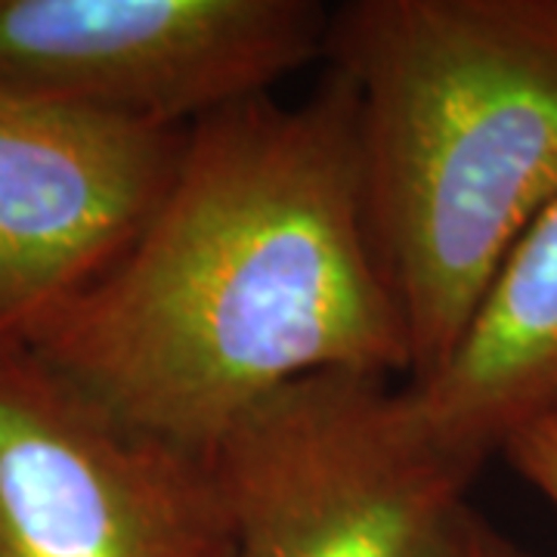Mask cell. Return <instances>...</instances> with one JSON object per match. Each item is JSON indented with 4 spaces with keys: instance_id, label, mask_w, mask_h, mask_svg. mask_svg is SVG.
Segmentation results:
<instances>
[{
    "instance_id": "obj_7",
    "label": "cell",
    "mask_w": 557,
    "mask_h": 557,
    "mask_svg": "<svg viewBox=\"0 0 557 557\" xmlns=\"http://www.w3.org/2000/svg\"><path fill=\"white\" fill-rule=\"evenodd\" d=\"M406 394L431 437L474 471L557 418V205L505 260L449 359Z\"/></svg>"
},
{
    "instance_id": "obj_5",
    "label": "cell",
    "mask_w": 557,
    "mask_h": 557,
    "mask_svg": "<svg viewBox=\"0 0 557 557\" xmlns=\"http://www.w3.org/2000/svg\"><path fill=\"white\" fill-rule=\"evenodd\" d=\"M211 453L121 428L32 354L0 357V557H230Z\"/></svg>"
},
{
    "instance_id": "obj_9",
    "label": "cell",
    "mask_w": 557,
    "mask_h": 557,
    "mask_svg": "<svg viewBox=\"0 0 557 557\" xmlns=\"http://www.w3.org/2000/svg\"><path fill=\"white\" fill-rule=\"evenodd\" d=\"M437 557H533L520 545H515L505 533H498L493 523L480 518L471 505L458 511L449 536L443 542Z\"/></svg>"
},
{
    "instance_id": "obj_3",
    "label": "cell",
    "mask_w": 557,
    "mask_h": 557,
    "mask_svg": "<svg viewBox=\"0 0 557 557\" xmlns=\"http://www.w3.org/2000/svg\"><path fill=\"white\" fill-rule=\"evenodd\" d=\"M211 456L230 557H437L478 478L379 375L300 381Z\"/></svg>"
},
{
    "instance_id": "obj_2",
    "label": "cell",
    "mask_w": 557,
    "mask_h": 557,
    "mask_svg": "<svg viewBox=\"0 0 557 557\" xmlns=\"http://www.w3.org/2000/svg\"><path fill=\"white\" fill-rule=\"evenodd\" d=\"M322 62L354 100L366 223L421 384L557 205V0H350Z\"/></svg>"
},
{
    "instance_id": "obj_4",
    "label": "cell",
    "mask_w": 557,
    "mask_h": 557,
    "mask_svg": "<svg viewBox=\"0 0 557 557\" xmlns=\"http://www.w3.org/2000/svg\"><path fill=\"white\" fill-rule=\"evenodd\" d=\"M317 0H0V90L193 127L322 62Z\"/></svg>"
},
{
    "instance_id": "obj_1",
    "label": "cell",
    "mask_w": 557,
    "mask_h": 557,
    "mask_svg": "<svg viewBox=\"0 0 557 557\" xmlns=\"http://www.w3.org/2000/svg\"><path fill=\"white\" fill-rule=\"evenodd\" d=\"M25 354L121 428L214 453L319 375L409 379L369 236L347 84L186 127L159 205Z\"/></svg>"
},
{
    "instance_id": "obj_8",
    "label": "cell",
    "mask_w": 557,
    "mask_h": 557,
    "mask_svg": "<svg viewBox=\"0 0 557 557\" xmlns=\"http://www.w3.org/2000/svg\"><path fill=\"white\" fill-rule=\"evenodd\" d=\"M502 456L515 474L527 480L539 496L548 498L557 511V418L520 431L505 443Z\"/></svg>"
},
{
    "instance_id": "obj_6",
    "label": "cell",
    "mask_w": 557,
    "mask_h": 557,
    "mask_svg": "<svg viewBox=\"0 0 557 557\" xmlns=\"http://www.w3.org/2000/svg\"><path fill=\"white\" fill-rule=\"evenodd\" d=\"M183 137L0 90V357L25 350L131 245Z\"/></svg>"
}]
</instances>
